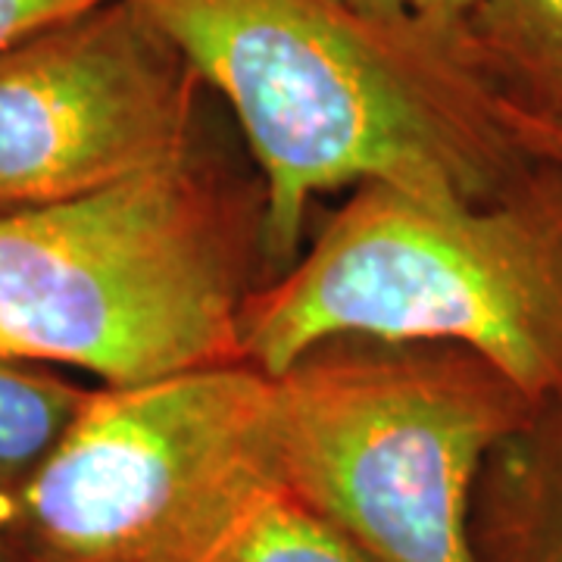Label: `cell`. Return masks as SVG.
Here are the masks:
<instances>
[{
    "label": "cell",
    "instance_id": "cell-6",
    "mask_svg": "<svg viewBox=\"0 0 562 562\" xmlns=\"http://www.w3.org/2000/svg\"><path fill=\"white\" fill-rule=\"evenodd\" d=\"M203 81L138 0L0 50V216L194 160Z\"/></svg>",
    "mask_w": 562,
    "mask_h": 562
},
{
    "label": "cell",
    "instance_id": "cell-15",
    "mask_svg": "<svg viewBox=\"0 0 562 562\" xmlns=\"http://www.w3.org/2000/svg\"><path fill=\"white\" fill-rule=\"evenodd\" d=\"M0 562H20L16 550H13V543H10L7 531H3V525H0Z\"/></svg>",
    "mask_w": 562,
    "mask_h": 562
},
{
    "label": "cell",
    "instance_id": "cell-13",
    "mask_svg": "<svg viewBox=\"0 0 562 562\" xmlns=\"http://www.w3.org/2000/svg\"><path fill=\"white\" fill-rule=\"evenodd\" d=\"M406 7L431 38L475 63L469 47V22L475 16L479 0H406Z\"/></svg>",
    "mask_w": 562,
    "mask_h": 562
},
{
    "label": "cell",
    "instance_id": "cell-5",
    "mask_svg": "<svg viewBox=\"0 0 562 562\" xmlns=\"http://www.w3.org/2000/svg\"><path fill=\"white\" fill-rule=\"evenodd\" d=\"M276 487V382L220 362L94 387L0 525L20 562H220Z\"/></svg>",
    "mask_w": 562,
    "mask_h": 562
},
{
    "label": "cell",
    "instance_id": "cell-1",
    "mask_svg": "<svg viewBox=\"0 0 562 562\" xmlns=\"http://www.w3.org/2000/svg\"><path fill=\"white\" fill-rule=\"evenodd\" d=\"M232 106L262 176L260 260H297L313 201L397 184L487 198L525 166L497 91L419 22L391 25L341 0H138Z\"/></svg>",
    "mask_w": 562,
    "mask_h": 562
},
{
    "label": "cell",
    "instance_id": "cell-8",
    "mask_svg": "<svg viewBox=\"0 0 562 562\" xmlns=\"http://www.w3.org/2000/svg\"><path fill=\"white\" fill-rule=\"evenodd\" d=\"M469 47L503 101L562 113V0H479Z\"/></svg>",
    "mask_w": 562,
    "mask_h": 562
},
{
    "label": "cell",
    "instance_id": "cell-3",
    "mask_svg": "<svg viewBox=\"0 0 562 562\" xmlns=\"http://www.w3.org/2000/svg\"><path fill=\"white\" fill-rule=\"evenodd\" d=\"M244 213L198 162L0 216V353L128 387L244 362Z\"/></svg>",
    "mask_w": 562,
    "mask_h": 562
},
{
    "label": "cell",
    "instance_id": "cell-2",
    "mask_svg": "<svg viewBox=\"0 0 562 562\" xmlns=\"http://www.w3.org/2000/svg\"><path fill=\"white\" fill-rule=\"evenodd\" d=\"M244 362L281 375L325 344L462 347L538 403L562 397V172L487 198L360 184L288 269L247 294Z\"/></svg>",
    "mask_w": 562,
    "mask_h": 562
},
{
    "label": "cell",
    "instance_id": "cell-11",
    "mask_svg": "<svg viewBox=\"0 0 562 562\" xmlns=\"http://www.w3.org/2000/svg\"><path fill=\"white\" fill-rule=\"evenodd\" d=\"M497 120L525 160L543 162L562 172V113H528L497 94Z\"/></svg>",
    "mask_w": 562,
    "mask_h": 562
},
{
    "label": "cell",
    "instance_id": "cell-12",
    "mask_svg": "<svg viewBox=\"0 0 562 562\" xmlns=\"http://www.w3.org/2000/svg\"><path fill=\"white\" fill-rule=\"evenodd\" d=\"M110 0H0V50Z\"/></svg>",
    "mask_w": 562,
    "mask_h": 562
},
{
    "label": "cell",
    "instance_id": "cell-4",
    "mask_svg": "<svg viewBox=\"0 0 562 562\" xmlns=\"http://www.w3.org/2000/svg\"><path fill=\"white\" fill-rule=\"evenodd\" d=\"M313 350L276 382L281 491L369 562H482L484 469L538 403L450 344Z\"/></svg>",
    "mask_w": 562,
    "mask_h": 562
},
{
    "label": "cell",
    "instance_id": "cell-14",
    "mask_svg": "<svg viewBox=\"0 0 562 562\" xmlns=\"http://www.w3.org/2000/svg\"><path fill=\"white\" fill-rule=\"evenodd\" d=\"M341 3H347L350 10H357L362 16H369V20L391 22V25L416 22L413 13H409V7H406V0H341Z\"/></svg>",
    "mask_w": 562,
    "mask_h": 562
},
{
    "label": "cell",
    "instance_id": "cell-9",
    "mask_svg": "<svg viewBox=\"0 0 562 562\" xmlns=\"http://www.w3.org/2000/svg\"><path fill=\"white\" fill-rule=\"evenodd\" d=\"M91 391L50 366L0 353V509L60 443Z\"/></svg>",
    "mask_w": 562,
    "mask_h": 562
},
{
    "label": "cell",
    "instance_id": "cell-10",
    "mask_svg": "<svg viewBox=\"0 0 562 562\" xmlns=\"http://www.w3.org/2000/svg\"><path fill=\"white\" fill-rule=\"evenodd\" d=\"M220 562H369L288 491H269Z\"/></svg>",
    "mask_w": 562,
    "mask_h": 562
},
{
    "label": "cell",
    "instance_id": "cell-7",
    "mask_svg": "<svg viewBox=\"0 0 562 562\" xmlns=\"http://www.w3.org/2000/svg\"><path fill=\"white\" fill-rule=\"evenodd\" d=\"M482 562H562V397L497 447L475 497Z\"/></svg>",
    "mask_w": 562,
    "mask_h": 562
}]
</instances>
